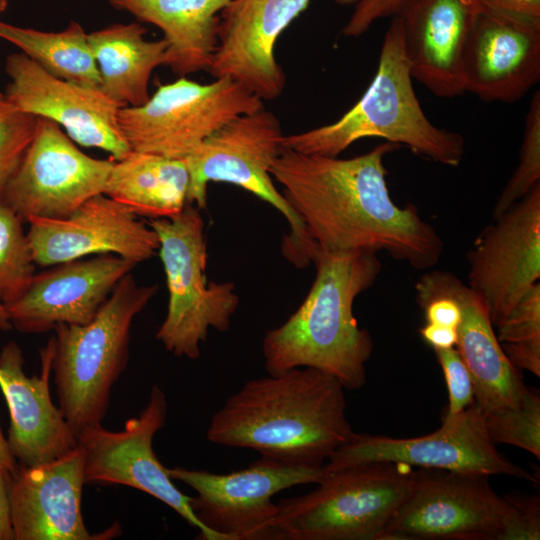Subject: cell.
I'll return each instance as SVG.
<instances>
[{
    "mask_svg": "<svg viewBox=\"0 0 540 540\" xmlns=\"http://www.w3.org/2000/svg\"><path fill=\"white\" fill-rule=\"evenodd\" d=\"M397 147L386 141L346 159L283 147L270 174L319 248L385 251L428 270L439 262L444 243L415 205L400 207L390 196L384 158Z\"/></svg>",
    "mask_w": 540,
    "mask_h": 540,
    "instance_id": "cell-1",
    "label": "cell"
},
{
    "mask_svg": "<svg viewBox=\"0 0 540 540\" xmlns=\"http://www.w3.org/2000/svg\"><path fill=\"white\" fill-rule=\"evenodd\" d=\"M344 390L336 378L310 367L252 379L212 415L206 437L290 464L323 466L356 435Z\"/></svg>",
    "mask_w": 540,
    "mask_h": 540,
    "instance_id": "cell-2",
    "label": "cell"
},
{
    "mask_svg": "<svg viewBox=\"0 0 540 540\" xmlns=\"http://www.w3.org/2000/svg\"><path fill=\"white\" fill-rule=\"evenodd\" d=\"M314 282L297 310L262 341L268 374L310 367L336 378L345 389L366 382L373 340L353 314L356 297L376 282L381 263L369 251L317 248Z\"/></svg>",
    "mask_w": 540,
    "mask_h": 540,
    "instance_id": "cell-3",
    "label": "cell"
},
{
    "mask_svg": "<svg viewBox=\"0 0 540 540\" xmlns=\"http://www.w3.org/2000/svg\"><path fill=\"white\" fill-rule=\"evenodd\" d=\"M412 79L402 25L394 15L384 35L377 72L357 103L333 123L284 135L283 147L335 157L360 139L380 137L434 162L459 166L465 154L464 137L427 118Z\"/></svg>",
    "mask_w": 540,
    "mask_h": 540,
    "instance_id": "cell-4",
    "label": "cell"
},
{
    "mask_svg": "<svg viewBox=\"0 0 540 540\" xmlns=\"http://www.w3.org/2000/svg\"><path fill=\"white\" fill-rule=\"evenodd\" d=\"M159 286L125 275L96 317L85 325L60 324L52 337V371L59 407L76 435L100 425L111 390L129 359L132 323Z\"/></svg>",
    "mask_w": 540,
    "mask_h": 540,
    "instance_id": "cell-5",
    "label": "cell"
},
{
    "mask_svg": "<svg viewBox=\"0 0 540 540\" xmlns=\"http://www.w3.org/2000/svg\"><path fill=\"white\" fill-rule=\"evenodd\" d=\"M414 472L391 462L326 471L316 489L277 503L273 540H383Z\"/></svg>",
    "mask_w": 540,
    "mask_h": 540,
    "instance_id": "cell-6",
    "label": "cell"
},
{
    "mask_svg": "<svg viewBox=\"0 0 540 540\" xmlns=\"http://www.w3.org/2000/svg\"><path fill=\"white\" fill-rule=\"evenodd\" d=\"M147 224L158 235L169 293L167 314L155 336L174 356L198 359L211 328L230 329L239 296L233 283L207 280L205 224L198 207L187 204L178 215Z\"/></svg>",
    "mask_w": 540,
    "mask_h": 540,
    "instance_id": "cell-7",
    "label": "cell"
},
{
    "mask_svg": "<svg viewBox=\"0 0 540 540\" xmlns=\"http://www.w3.org/2000/svg\"><path fill=\"white\" fill-rule=\"evenodd\" d=\"M284 134L275 114L265 107L232 119L185 158L190 183L187 204L207 206L210 182L234 184L269 203L287 219L290 232L282 254L298 268L312 262L317 244L273 183L271 166L283 149Z\"/></svg>",
    "mask_w": 540,
    "mask_h": 540,
    "instance_id": "cell-8",
    "label": "cell"
},
{
    "mask_svg": "<svg viewBox=\"0 0 540 540\" xmlns=\"http://www.w3.org/2000/svg\"><path fill=\"white\" fill-rule=\"evenodd\" d=\"M262 107L263 100L230 78L180 77L158 85L144 104L121 108L118 122L131 150L185 159L226 123Z\"/></svg>",
    "mask_w": 540,
    "mask_h": 540,
    "instance_id": "cell-9",
    "label": "cell"
},
{
    "mask_svg": "<svg viewBox=\"0 0 540 540\" xmlns=\"http://www.w3.org/2000/svg\"><path fill=\"white\" fill-rule=\"evenodd\" d=\"M166 470L172 480L196 492L192 509L214 540H273L278 508L272 498L296 485L317 484L326 473L324 465H295L265 456L227 474Z\"/></svg>",
    "mask_w": 540,
    "mask_h": 540,
    "instance_id": "cell-10",
    "label": "cell"
},
{
    "mask_svg": "<svg viewBox=\"0 0 540 540\" xmlns=\"http://www.w3.org/2000/svg\"><path fill=\"white\" fill-rule=\"evenodd\" d=\"M505 513L489 475L422 468L383 540H498Z\"/></svg>",
    "mask_w": 540,
    "mask_h": 540,
    "instance_id": "cell-11",
    "label": "cell"
},
{
    "mask_svg": "<svg viewBox=\"0 0 540 540\" xmlns=\"http://www.w3.org/2000/svg\"><path fill=\"white\" fill-rule=\"evenodd\" d=\"M370 462H391L457 472L508 475L538 480L496 449L485 429L484 415L476 402L456 415H444L441 427L425 436L392 438L356 433L324 464L326 471Z\"/></svg>",
    "mask_w": 540,
    "mask_h": 540,
    "instance_id": "cell-12",
    "label": "cell"
},
{
    "mask_svg": "<svg viewBox=\"0 0 540 540\" xmlns=\"http://www.w3.org/2000/svg\"><path fill=\"white\" fill-rule=\"evenodd\" d=\"M114 162L86 155L57 123L37 117L34 137L0 199L24 223L30 217L66 218L103 194Z\"/></svg>",
    "mask_w": 540,
    "mask_h": 540,
    "instance_id": "cell-13",
    "label": "cell"
},
{
    "mask_svg": "<svg viewBox=\"0 0 540 540\" xmlns=\"http://www.w3.org/2000/svg\"><path fill=\"white\" fill-rule=\"evenodd\" d=\"M167 412L166 395L154 384L146 406L129 418L122 430L110 431L100 424L79 432L76 438L84 455L85 482L121 484L143 491L198 529L199 538L214 540L195 515L191 497L174 485L154 453L153 439L164 427Z\"/></svg>",
    "mask_w": 540,
    "mask_h": 540,
    "instance_id": "cell-14",
    "label": "cell"
},
{
    "mask_svg": "<svg viewBox=\"0 0 540 540\" xmlns=\"http://www.w3.org/2000/svg\"><path fill=\"white\" fill-rule=\"evenodd\" d=\"M468 252V286L496 329L540 279V184L493 218Z\"/></svg>",
    "mask_w": 540,
    "mask_h": 540,
    "instance_id": "cell-15",
    "label": "cell"
},
{
    "mask_svg": "<svg viewBox=\"0 0 540 540\" xmlns=\"http://www.w3.org/2000/svg\"><path fill=\"white\" fill-rule=\"evenodd\" d=\"M5 70L10 81L4 94L13 110L50 119L73 141L102 149L116 161L131 151L118 122L125 104L99 88L58 78L23 53L9 55Z\"/></svg>",
    "mask_w": 540,
    "mask_h": 540,
    "instance_id": "cell-16",
    "label": "cell"
},
{
    "mask_svg": "<svg viewBox=\"0 0 540 540\" xmlns=\"http://www.w3.org/2000/svg\"><path fill=\"white\" fill-rule=\"evenodd\" d=\"M26 233L33 261L39 266L114 254L139 264L159 249L156 232L127 207L98 194L62 219L30 217Z\"/></svg>",
    "mask_w": 540,
    "mask_h": 540,
    "instance_id": "cell-17",
    "label": "cell"
},
{
    "mask_svg": "<svg viewBox=\"0 0 540 540\" xmlns=\"http://www.w3.org/2000/svg\"><path fill=\"white\" fill-rule=\"evenodd\" d=\"M311 0H232L221 12L209 72L230 78L261 100L278 98L286 76L274 51L281 33Z\"/></svg>",
    "mask_w": 540,
    "mask_h": 540,
    "instance_id": "cell-18",
    "label": "cell"
},
{
    "mask_svg": "<svg viewBox=\"0 0 540 540\" xmlns=\"http://www.w3.org/2000/svg\"><path fill=\"white\" fill-rule=\"evenodd\" d=\"M136 265L114 254H102L35 273L25 291L5 306L12 327L22 333H45L60 324H87Z\"/></svg>",
    "mask_w": 540,
    "mask_h": 540,
    "instance_id": "cell-19",
    "label": "cell"
},
{
    "mask_svg": "<svg viewBox=\"0 0 540 540\" xmlns=\"http://www.w3.org/2000/svg\"><path fill=\"white\" fill-rule=\"evenodd\" d=\"M465 92L486 102H514L540 80V23L479 7L463 55Z\"/></svg>",
    "mask_w": 540,
    "mask_h": 540,
    "instance_id": "cell-20",
    "label": "cell"
},
{
    "mask_svg": "<svg viewBox=\"0 0 540 540\" xmlns=\"http://www.w3.org/2000/svg\"><path fill=\"white\" fill-rule=\"evenodd\" d=\"M52 354L51 338L40 352V375L29 377L23 370L22 350L14 341L0 352V388L10 414L6 440L22 467L51 462L78 445L74 429L50 396Z\"/></svg>",
    "mask_w": 540,
    "mask_h": 540,
    "instance_id": "cell-21",
    "label": "cell"
},
{
    "mask_svg": "<svg viewBox=\"0 0 540 540\" xmlns=\"http://www.w3.org/2000/svg\"><path fill=\"white\" fill-rule=\"evenodd\" d=\"M84 455L77 445L60 458L10 475L8 500L14 540H91L82 512Z\"/></svg>",
    "mask_w": 540,
    "mask_h": 540,
    "instance_id": "cell-22",
    "label": "cell"
},
{
    "mask_svg": "<svg viewBox=\"0 0 540 540\" xmlns=\"http://www.w3.org/2000/svg\"><path fill=\"white\" fill-rule=\"evenodd\" d=\"M478 9L475 0H402L396 11L411 76L436 96L465 92L463 55Z\"/></svg>",
    "mask_w": 540,
    "mask_h": 540,
    "instance_id": "cell-23",
    "label": "cell"
},
{
    "mask_svg": "<svg viewBox=\"0 0 540 540\" xmlns=\"http://www.w3.org/2000/svg\"><path fill=\"white\" fill-rule=\"evenodd\" d=\"M417 283L448 294L458 303L461 319L455 348L471 374L475 402L481 410L517 407L528 388L519 369L505 355L479 296L448 271L426 272Z\"/></svg>",
    "mask_w": 540,
    "mask_h": 540,
    "instance_id": "cell-24",
    "label": "cell"
},
{
    "mask_svg": "<svg viewBox=\"0 0 540 540\" xmlns=\"http://www.w3.org/2000/svg\"><path fill=\"white\" fill-rule=\"evenodd\" d=\"M117 10L153 24L167 44L164 65L175 74L208 71L218 44L220 12L232 0H108Z\"/></svg>",
    "mask_w": 540,
    "mask_h": 540,
    "instance_id": "cell-25",
    "label": "cell"
},
{
    "mask_svg": "<svg viewBox=\"0 0 540 540\" xmlns=\"http://www.w3.org/2000/svg\"><path fill=\"white\" fill-rule=\"evenodd\" d=\"M146 33V28L132 22L88 34L101 76L100 89L126 106H140L149 99L151 74L165 62V40H145Z\"/></svg>",
    "mask_w": 540,
    "mask_h": 540,
    "instance_id": "cell-26",
    "label": "cell"
},
{
    "mask_svg": "<svg viewBox=\"0 0 540 540\" xmlns=\"http://www.w3.org/2000/svg\"><path fill=\"white\" fill-rule=\"evenodd\" d=\"M189 183L185 159L131 150L115 160L103 194L136 216L172 218L187 205Z\"/></svg>",
    "mask_w": 540,
    "mask_h": 540,
    "instance_id": "cell-27",
    "label": "cell"
},
{
    "mask_svg": "<svg viewBox=\"0 0 540 540\" xmlns=\"http://www.w3.org/2000/svg\"><path fill=\"white\" fill-rule=\"evenodd\" d=\"M0 39L16 47L48 73L63 80L101 88V76L88 33L76 21L60 32H46L0 21Z\"/></svg>",
    "mask_w": 540,
    "mask_h": 540,
    "instance_id": "cell-28",
    "label": "cell"
},
{
    "mask_svg": "<svg viewBox=\"0 0 540 540\" xmlns=\"http://www.w3.org/2000/svg\"><path fill=\"white\" fill-rule=\"evenodd\" d=\"M497 339L518 369L540 376V283L534 284L499 324Z\"/></svg>",
    "mask_w": 540,
    "mask_h": 540,
    "instance_id": "cell-29",
    "label": "cell"
},
{
    "mask_svg": "<svg viewBox=\"0 0 540 540\" xmlns=\"http://www.w3.org/2000/svg\"><path fill=\"white\" fill-rule=\"evenodd\" d=\"M18 214L0 199V302L7 306L27 288L35 274L27 234Z\"/></svg>",
    "mask_w": 540,
    "mask_h": 540,
    "instance_id": "cell-30",
    "label": "cell"
},
{
    "mask_svg": "<svg viewBox=\"0 0 540 540\" xmlns=\"http://www.w3.org/2000/svg\"><path fill=\"white\" fill-rule=\"evenodd\" d=\"M488 437L494 445L510 444L540 459V398L527 390L517 407L483 412Z\"/></svg>",
    "mask_w": 540,
    "mask_h": 540,
    "instance_id": "cell-31",
    "label": "cell"
},
{
    "mask_svg": "<svg viewBox=\"0 0 540 540\" xmlns=\"http://www.w3.org/2000/svg\"><path fill=\"white\" fill-rule=\"evenodd\" d=\"M540 184V92L532 96L525 120L519 162L499 195L493 211L495 218Z\"/></svg>",
    "mask_w": 540,
    "mask_h": 540,
    "instance_id": "cell-32",
    "label": "cell"
},
{
    "mask_svg": "<svg viewBox=\"0 0 540 540\" xmlns=\"http://www.w3.org/2000/svg\"><path fill=\"white\" fill-rule=\"evenodd\" d=\"M37 117L10 111L0 115V198L35 134Z\"/></svg>",
    "mask_w": 540,
    "mask_h": 540,
    "instance_id": "cell-33",
    "label": "cell"
},
{
    "mask_svg": "<svg viewBox=\"0 0 540 540\" xmlns=\"http://www.w3.org/2000/svg\"><path fill=\"white\" fill-rule=\"evenodd\" d=\"M434 351L448 390L446 415L459 414L475 402L471 374L455 347Z\"/></svg>",
    "mask_w": 540,
    "mask_h": 540,
    "instance_id": "cell-34",
    "label": "cell"
},
{
    "mask_svg": "<svg viewBox=\"0 0 540 540\" xmlns=\"http://www.w3.org/2000/svg\"><path fill=\"white\" fill-rule=\"evenodd\" d=\"M506 513L498 540H538L540 501L538 496H505Z\"/></svg>",
    "mask_w": 540,
    "mask_h": 540,
    "instance_id": "cell-35",
    "label": "cell"
},
{
    "mask_svg": "<svg viewBox=\"0 0 540 540\" xmlns=\"http://www.w3.org/2000/svg\"><path fill=\"white\" fill-rule=\"evenodd\" d=\"M402 0H360L342 33L346 37H358L365 33L378 19L396 14Z\"/></svg>",
    "mask_w": 540,
    "mask_h": 540,
    "instance_id": "cell-36",
    "label": "cell"
},
{
    "mask_svg": "<svg viewBox=\"0 0 540 540\" xmlns=\"http://www.w3.org/2000/svg\"><path fill=\"white\" fill-rule=\"evenodd\" d=\"M490 12L532 23H540V0H475Z\"/></svg>",
    "mask_w": 540,
    "mask_h": 540,
    "instance_id": "cell-37",
    "label": "cell"
},
{
    "mask_svg": "<svg viewBox=\"0 0 540 540\" xmlns=\"http://www.w3.org/2000/svg\"><path fill=\"white\" fill-rule=\"evenodd\" d=\"M423 340L433 350L448 349L456 346L457 329L425 323L419 330Z\"/></svg>",
    "mask_w": 540,
    "mask_h": 540,
    "instance_id": "cell-38",
    "label": "cell"
},
{
    "mask_svg": "<svg viewBox=\"0 0 540 540\" xmlns=\"http://www.w3.org/2000/svg\"><path fill=\"white\" fill-rule=\"evenodd\" d=\"M9 478L10 474L0 465V540H14L9 513Z\"/></svg>",
    "mask_w": 540,
    "mask_h": 540,
    "instance_id": "cell-39",
    "label": "cell"
},
{
    "mask_svg": "<svg viewBox=\"0 0 540 540\" xmlns=\"http://www.w3.org/2000/svg\"><path fill=\"white\" fill-rule=\"evenodd\" d=\"M0 465L10 474H14L17 469V461L9 450L6 438L0 426Z\"/></svg>",
    "mask_w": 540,
    "mask_h": 540,
    "instance_id": "cell-40",
    "label": "cell"
},
{
    "mask_svg": "<svg viewBox=\"0 0 540 540\" xmlns=\"http://www.w3.org/2000/svg\"><path fill=\"white\" fill-rule=\"evenodd\" d=\"M12 324L10 322L8 313L6 311L5 306L0 302V329L3 331H7L12 329Z\"/></svg>",
    "mask_w": 540,
    "mask_h": 540,
    "instance_id": "cell-41",
    "label": "cell"
},
{
    "mask_svg": "<svg viewBox=\"0 0 540 540\" xmlns=\"http://www.w3.org/2000/svg\"><path fill=\"white\" fill-rule=\"evenodd\" d=\"M13 111L12 106L8 102L5 94L0 91V115Z\"/></svg>",
    "mask_w": 540,
    "mask_h": 540,
    "instance_id": "cell-42",
    "label": "cell"
},
{
    "mask_svg": "<svg viewBox=\"0 0 540 540\" xmlns=\"http://www.w3.org/2000/svg\"><path fill=\"white\" fill-rule=\"evenodd\" d=\"M336 3L344 6L356 5L360 0H334Z\"/></svg>",
    "mask_w": 540,
    "mask_h": 540,
    "instance_id": "cell-43",
    "label": "cell"
},
{
    "mask_svg": "<svg viewBox=\"0 0 540 540\" xmlns=\"http://www.w3.org/2000/svg\"><path fill=\"white\" fill-rule=\"evenodd\" d=\"M8 6V0H0V13L4 12Z\"/></svg>",
    "mask_w": 540,
    "mask_h": 540,
    "instance_id": "cell-44",
    "label": "cell"
}]
</instances>
